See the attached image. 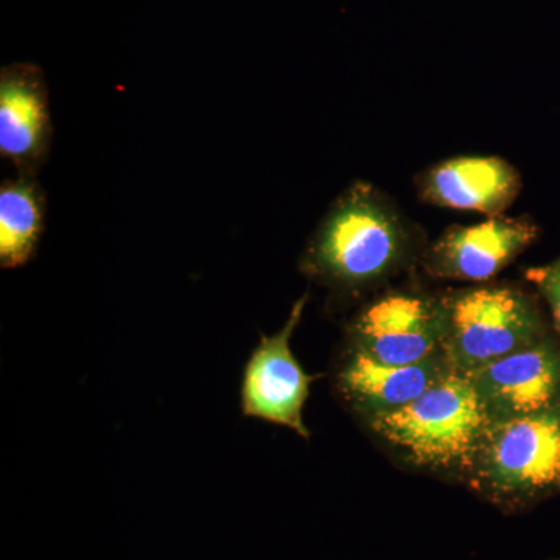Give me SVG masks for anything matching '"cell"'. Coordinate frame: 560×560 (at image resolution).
I'll return each instance as SVG.
<instances>
[{"label":"cell","instance_id":"cell-1","mask_svg":"<svg viewBox=\"0 0 560 560\" xmlns=\"http://www.w3.org/2000/svg\"><path fill=\"white\" fill-rule=\"evenodd\" d=\"M427 245L425 232L388 194L355 180L308 238L300 270L346 300L378 290L420 264Z\"/></svg>","mask_w":560,"mask_h":560},{"label":"cell","instance_id":"cell-2","mask_svg":"<svg viewBox=\"0 0 560 560\" xmlns=\"http://www.w3.org/2000/svg\"><path fill=\"white\" fill-rule=\"evenodd\" d=\"M490 422L467 375L453 371L411 404L361 423L408 466L464 482Z\"/></svg>","mask_w":560,"mask_h":560},{"label":"cell","instance_id":"cell-3","mask_svg":"<svg viewBox=\"0 0 560 560\" xmlns=\"http://www.w3.org/2000/svg\"><path fill=\"white\" fill-rule=\"evenodd\" d=\"M464 485L508 514L560 495V401L490 422Z\"/></svg>","mask_w":560,"mask_h":560},{"label":"cell","instance_id":"cell-4","mask_svg":"<svg viewBox=\"0 0 560 560\" xmlns=\"http://www.w3.org/2000/svg\"><path fill=\"white\" fill-rule=\"evenodd\" d=\"M442 353L459 374L534 345L552 331L539 294L511 282L445 291Z\"/></svg>","mask_w":560,"mask_h":560},{"label":"cell","instance_id":"cell-5","mask_svg":"<svg viewBox=\"0 0 560 560\" xmlns=\"http://www.w3.org/2000/svg\"><path fill=\"white\" fill-rule=\"evenodd\" d=\"M345 348L389 364H416L441 355L442 294L388 290L361 305L346 324Z\"/></svg>","mask_w":560,"mask_h":560},{"label":"cell","instance_id":"cell-6","mask_svg":"<svg viewBox=\"0 0 560 560\" xmlns=\"http://www.w3.org/2000/svg\"><path fill=\"white\" fill-rule=\"evenodd\" d=\"M540 235L539 224L529 215L504 213L469 226L455 224L427 245L419 265L430 278L486 283L506 270Z\"/></svg>","mask_w":560,"mask_h":560},{"label":"cell","instance_id":"cell-7","mask_svg":"<svg viewBox=\"0 0 560 560\" xmlns=\"http://www.w3.org/2000/svg\"><path fill=\"white\" fill-rule=\"evenodd\" d=\"M308 302V294L294 302L285 326L271 337H261L250 353L242 378V412L245 418L267 420L287 427L311 440V430L304 423L302 411L311 396L316 375L302 370L291 352L290 340L300 324Z\"/></svg>","mask_w":560,"mask_h":560},{"label":"cell","instance_id":"cell-8","mask_svg":"<svg viewBox=\"0 0 560 560\" xmlns=\"http://www.w3.org/2000/svg\"><path fill=\"white\" fill-rule=\"evenodd\" d=\"M489 419L522 418L560 401V340L555 330L534 345L466 374Z\"/></svg>","mask_w":560,"mask_h":560},{"label":"cell","instance_id":"cell-9","mask_svg":"<svg viewBox=\"0 0 560 560\" xmlns=\"http://www.w3.org/2000/svg\"><path fill=\"white\" fill-rule=\"evenodd\" d=\"M416 195L434 208L504 215L521 197L522 173L504 158L464 154L442 160L420 171Z\"/></svg>","mask_w":560,"mask_h":560},{"label":"cell","instance_id":"cell-10","mask_svg":"<svg viewBox=\"0 0 560 560\" xmlns=\"http://www.w3.org/2000/svg\"><path fill=\"white\" fill-rule=\"evenodd\" d=\"M455 371L444 353L416 364H389L345 348L335 361L334 386L360 422L399 410Z\"/></svg>","mask_w":560,"mask_h":560},{"label":"cell","instance_id":"cell-11","mask_svg":"<svg viewBox=\"0 0 560 560\" xmlns=\"http://www.w3.org/2000/svg\"><path fill=\"white\" fill-rule=\"evenodd\" d=\"M50 114L44 73L31 62L0 73V151L18 167L40 164L49 150Z\"/></svg>","mask_w":560,"mask_h":560},{"label":"cell","instance_id":"cell-12","mask_svg":"<svg viewBox=\"0 0 560 560\" xmlns=\"http://www.w3.org/2000/svg\"><path fill=\"white\" fill-rule=\"evenodd\" d=\"M44 197L27 176L9 179L0 189V265L20 268L38 248L44 230Z\"/></svg>","mask_w":560,"mask_h":560},{"label":"cell","instance_id":"cell-13","mask_svg":"<svg viewBox=\"0 0 560 560\" xmlns=\"http://www.w3.org/2000/svg\"><path fill=\"white\" fill-rule=\"evenodd\" d=\"M525 278L550 311L551 326L560 340V257L540 267L528 268Z\"/></svg>","mask_w":560,"mask_h":560},{"label":"cell","instance_id":"cell-14","mask_svg":"<svg viewBox=\"0 0 560 560\" xmlns=\"http://www.w3.org/2000/svg\"><path fill=\"white\" fill-rule=\"evenodd\" d=\"M555 560H560V559H555Z\"/></svg>","mask_w":560,"mask_h":560}]
</instances>
